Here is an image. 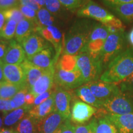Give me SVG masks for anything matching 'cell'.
Instances as JSON below:
<instances>
[{
	"instance_id": "obj_1",
	"label": "cell",
	"mask_w": 133,
	"mask_h": 133,
	"mask_svg": "<svg viewBox=\"0 0 133 133\" xmlns=\"http://www.w3.org/2000/svg\"><path fill=\"white\" fill-rule=\"evenodd\" d=\"M133 74V51L126 49L113 59L102 73L100 80L121 83Z\"/></svg>"
},
{
	"instance_id": "obj_2",
	"label": "cell",
	"mask_w": 133,
	"mask_h": 133,
	"mask_svg": "<svg viewBox=\"0 0 133 133\" xmlns=\"http://www.w3.org/2000/svg\"><path fill=\"white\" fill-rule=\"evenodd\" d=\"M95 25L88 20L75 22L65 38V54L76 56L85 47Z\"/></svg>"
},
{
	"instance_id": "obj_3",
	"label": "cell",
	"mask_w": 133,
	"mask_h": 133,
	"mask_svg": "<svg viewBox=\"0 0 133 133\" xmlns=\"http://www.w3.org/2000/svg\"><path fill=\"white\" fill-rule=\"evenodd\" d=\"M101 116L106 115H124L133 113V93L121 92L119 94L105 100L102 107L96 114Z\"/></svg>"
},
{
	"instance_id": "obj_4",
	"label": "cell",
	"mask_w": 133,
	"mask_h": 133,
	"mask_svg": "<svg viewBox=\"0 0 133 133\" xmlns=\"http://www.w3.org/2000/svg\"><path fill=\"white\" fill-rule=\"evenodd\" d=\"M77 56V68L82 75L84 83L97 81L104 69L99 56H94L88 52H81Z\"/></svg>"
},
{
	"instance_id": "obj_5",
	"label": "cell",
	"mask_w": 133,
	"mask_h": 133,
	"mask_svg": "<svg viewBox=\"0 0 133 133\" xmlns=\"http://www.w3.org/2000/svg\"><path fill=\"white\" fill-rule=\"evenodd\" d=\"M125 44L126 39L124 30L110 33L99 54L104 71L113 59L125 50Z\"/></svg>"
},
{
	"instance_id": "obj_6",
	"label": "cell",
	"mask_w": 133,
	"mask_h": 133,
	"mask_svg": "<svg viewBox=\"0 0 133 133\" xmlns=\"http://www.w3.org/2000/svg\"><path fill=\"white\" fill-rule=\"evenodd\" d=\"M84 83L83 76L79 69L66 71L56 66L54 74V84L57 87L68 90L78 88Z\"/></svg>"
},
{
	"instance_id": "obj_7",
	"label": "cell",
	"mask_w": 133,
	"mask_h": 133,
	"mask_svg": "<svg viewBox=\"0 0 133 133\" xmlns=\"http://www.w3.org/2000/svg\"><path fill=\"white\" fill-rule=\"evenodd\" d=\"M77 16L96 20L102 24H105L115 17L107 10L91 0L78 11Z\"/></svg>"
},
{
	"instance_id": "obj_8",
	"label": "cell",
	"mask_w": 133,
	"mask_h": 133,
	"mask_svg": "<svg viewBox=\"0 0 133 133\" xmlns=\"http://www.w3.org/2000/svg\"><path fill=\"white\" fill-rule=\"evenodd\" d=\"M86 84L93 94L103 102L121 92L120 88L115 83L97 80L86 83Z\"/></svg>"
},
{
	"instance_id": "obj_9",
	"label": "cell",
	"mask_w": 133,
	"mask_h": 133,
	"mask_svg": "<svg viewBox=\"0 0 133 133\" xmlns=\"http://www.w3.org/2000/svg\"><path fill=\"white\" fill-rule=\"evenodd\" d=\"M96 108L86 104L83 101L76 100L73 103L70 110V119L76 124H83L90 119L96 114Z\"/></svg>"
},
{
	"instance_id": "obj_10",
	"label": "cell",
	"mask_w": 133,
	"mask_h": 133,
	"mask_svg": "<svg viewBox=\"0 0 133 133\" xmlns=\"http://www.w3.org/2000/svg\"><path fill=\"white\" fill-rule=\"evenodd\" d=\"M21 44L24 50L26 59L32 57L49 45L44 38L35 33H33L28 37L25 38Z\"/></svg>"
},
{
	"instance_id": "obj_11",
	"label": "cell",
	"mask_w": 133,
	"mask_h": 133,
	"mask_svg": "<svg viewBox=\"0 0 133 133\" xmlns=\"http://www.w3.org/2000/svg\"><path fill=\"white\" fill-rule=\"evenodd\" d=\"M66 119L54 111L49 115L37 122V133H55Z\"/></svg>"
},
{
	"instance_id": "obj_12",
	"label": "cell",
	"mask_w": 133,
	"mask_h": 133,
	"mask_svg": "<svg viewBox=\"0 0 133 133\" xmlns=\"http://www.w3.org/2000/svg\"><path fill=\"white\" fill-rule=\"evenodd\" d=\"M71 94L69 91L56 86L55 92V110L68 119L70 117V102Z\"/></svg>"
},
{
	"instance_id": "obj_13",
	"label": "cell",
	"mask_w": 133,
	"mask_h": 133,
	"mask_svg": "<svg viewBox=\"0 0 133 133\" xmlns=\"http://www.w3.org/2000/svg\"><path fill=\"white\" fill-rule=\"evenodd\" d=\"M3 74L6 81L27 88L25 74L21 65L4 64Z\"/></svg>"
},
{
	"instance_id": "obj_14",
	"label": "cell",
	"mask_w": 133,
	"mask_h": 133,
	"mask_svg": "<svg viewBox=\"0 0 133 133\" xmlns=\"http://www.w3.org/2000/svg\"><path fill=\"white\" fill-rule=\"evenodd\" d=\"M54 66L46 70L40 78L32 86L30 91L36 97L39 94L51 90L54 85Z\"/></svg>"
},
{
	"instance_id": "obj_15",
	"label": "cell",
	"mask_w": 133,
	"mask_h": 133,
	"mask_svg": "<svg viewBox=\"0 0 133 133\" xmlns=\"http://www.w3.org/2000/svg\"><path fill=\"white\" fill-rule=\"evenodd\" d=\"M25 59V54L21 44L16 40H12L9 43L7 51L2 61L4 64L19 65Z\"/></svg>"
},
{
	"instance_id": "obj_16",
	"label": "cell",
	"mask_w": 133,
	"mask_h": 133,
	"mask_svg": "<svg viewBox=\"0 0 133 133\" xmlns=\"http://www.w3.org/2000/svg\"><path fill=\"white\" fill-rule=\"evenodd\" d=\"M28 60L33 65L44 70L54 66L57 62L55 57H53V49L50 44Z\"/></svg>"
},
{
	"instance_id": "obj_17",
	"label": "cell",
	"mask_w": 133,
	"mask_h": 133,
	"mask_svg": "<svg viewBox=\"0 0 133 133\" xmlns=\"http://www.w3.org/2000/svg\"><path fill=\"white\" fill-rule=\"evenodd\" d=\"M114 124L118 133H133V113L104 115Z\"/></svg>"
},
{
	"instance_id": "obj_18",
	"label": "cell",
	"mask_w": 133,
	"mask_h": 133,
	"mask_svg": "<svg viewBox=\"0 0 133 133\" xmlns=\"http://www.w3.org/2000/svg\"><path fill=\"white\" fill-rule=\"evenodd\" d=\"M55 92L44 102L41 103L38 105L34 106L30 110L29 113V115L33 118L37 122L54 112Z\"/></svg>"
},
{
	"instance_id": "obj_19",
	"label": "cell",
	"mask_w": 133,
	"mask_h": 133,
	"mask_svg": "<svg viewBox=\"0 0 133 133\" xmlns=\"http://www.w3.org/2000/svg\"><path fill=\"white\" fill-rule=\"evenodd\" d=\"M21 66L24 69L25 74L26 86L29 90H30L32 86L40 78L45 70L35 66L26 59L22 63Z\"/></svg>"
},
{
	"instance_id": "obj_20",
	"label": "cell",
	"mask_w": 133,
	"mask_h": 133,
	"mask_svg": "<svg viewBox=\"0 0 133 133\" xmlns=\"http://www.w3.org/2000/svg\"><path fill=\"white\" fill-rule=\"evenodd\" d=\"M75 93L83 102L90 105L97 109H100L102 107L103 101L98 99L93 94L86 84L76 88L75 90Z\"/></svg>"
},
{
	"instance_id": "obj_21",
	"label": "cell",
	"mask_w": 133,
	"mask_h": 133,
	"mask_svg": "<svg viewBox=\"0 0 133 133\" xmlns=\"http://www.w3.org/2000/svg\"><path fill=\"white\" fill-rule=\"evenodd\" d=\"M37 25L35 23L26 19L20 22L17 25L15 38L18 43H21L25 38L35 33V29Z\"/></svg>"
},
{
	"instance_id": "obj_22",
	"label": "cell",
	"mask_w": 133,
	"mask_h": 133,
	"mask_svg": "<svg viewBox=\"0 0 133 133\" xmlns=\"http://www.w3.org/2000/svg\"><path fill=\"white\" fill-rule=\"evenodd\" d=\"M32 106L25 105L24 106L19 109L13 110L9 113L4 114L3 123L6 126H11L24 118L27 113H29Z\"/></svg>"
},
{
	"instance_id": "obj_23",
	"label": "cell",
	"mask_w": 133,
	"mask_h": 133,
	"mask_svg": "<svg viewBox=\"0 0 133 133\" xmlns=\"http://www.w3.org/2000/svg\"><path fill=\"white\" fill-rule=\"evenodd\" d=\"M37 121L31 116L26 115L17 126L16 133H37Z\"/></svg>"
},
{
	"instance_id": "obj_24",
	"label": "cell",
	"mask_w": 133,
	"mask_h": 133,
	"mask_svg": "<svg viewBox=\"0 0 133 133\" xmlns=\"http://www.w3.org/2000/svg\"><path fill=\"white\" fill-rule=\"evenodd\" d=\"M24 88L26 87L16 85L8 81L0 83V99H12L17 93Z\"/></svg>"
},
{
	"instance_id": "obj_25",
	"label": "cell",
	"mask_w": 133,
	"mask_h": 133,
	"mask_svg": "<svg viewBox=\"0 0 133 133\" xmlns=\"http://www.w3.org/2000/svg\"><path fill=\"white\" fill-rule=\"evenodd\" d=\"M119 17L128 22H133V3L110 7Z\"/></svg>"
},
{
	"instance_id": "obj_26",
	"label": "cell",
	"mask_w": 133,
	"mask_h": 133,
	"mask_svg": "<svg viewBox=\"0 0 133 133\" xmlns=\"http://www.w3.org/2000/svg\"><path fill=\"white\" fill-rule=\"evenodd\" d=\"M56 66L66 71L75 70L77 69V56L64 54L60 59Z\"/></svg>"
},
{
	"instance_id": "obj_27",
	"label": "cell",
	"mask_w": 133,
	"mask_h": 133,
	"mask_svg": "<svg viewBox=\"0 0 133 133\" xmlns=\"http://www.w3.org/2000/svg\"><path fill=\"white\" fill-rule=\"evenodd\" d=\"M96 133H118V131L113 123L102 116L98 120L96 119Z\"/></svg>"
},
{
	"instance_id": "obj_28",
	"label": "cell",
	"mask_w": 133,
	"mask_h": 133,
	"mask_svg": "<svg viewBox=\"0 0 133 133\" xmlns=\"http://www.w3.org/2000/svg\"><path fill=\"white\" fill-rule=\"evenodd\" d=\"M109 34V31L105 25L102 24L95 25L91 31L88 41H92L99 39L106 40Z\"/></svg>"
},
{
	"instance_id": "obj_29",
	"label": "cell",
	"mask_w": 133,
	"mask_h": 133,
	"mask_svg": "<svg viewBox=\"0 0 133 133\" xmlns=\"http://www.w3.org/2000/svg\"><path fill=\"white\" fill-rule=\"evenodd\" d=\"M38 25L41 27H47L52 25L54 19L51 13L45 8H41L37 13Z\"/></svg>"
},
{
	"instance_id": "obj_30",
	"label": "cell",
	"mask_w": 133,
	"mask_h": 133,
	"mask_svg": "<svg viewBox=\"0 0 133 133\" xmlns=\"http://www.w3.org/2000/svg\"><path fill=\"white\" fill-rule=\"evenodd\" d=\"M17 27V22L14 21H6L3 29L0 31V36L6 40L12 39L15 36Z\"/></svg>"
},
{
	"instance_id": "obj_31",
	"label": "cell",
	"mask_w": 133,
	"mask_h": 133,
	"mask_svg": "<svg viewBox=\"0 0 133 133\" xmlns=\"http://www.w3.org/2000/svg\"><path fill=\"white\" fill-rule=\"evenodd\" d=\"M3 13H4V16L6 21L12 20V21H16L17 23H19L20 22L25 19L20 10L19 6L5 10V11H3Z\"/></svg>"
},
{
	"instance_id": "obj_32",
	"label": "cell",
	"mask_w": 133,
	"mask_h": 133,
	"mask_svg": "<svg viewBox=\"0 0 133 133\" xmlns=\"http://www.w3.org/2000/svg\"><path fill=\"white\" fill-rule=\"evenodd\" d=\"M29 91H30V90L27 88H23L19 92L17 93L14 97L11 99L13 109H19L25 105V98L26 94Z\"/></svg>"
},
{
	"instance_id": "obj_33",
	"label": "cell",
	"mask_w": 133,
	"mask_h": 133,
	"mask_svg": "<svg viewBox=\"0 0 133 133\" xmlns=\"http://www.w3.org/2000/svg\"><path fill=\"white\" fill-rule=\"evenodd\" d=\"M90 0H59L63 6L71 11L80 9Z\"/></svg>"
},
{
	"instance_id": "obj_34",
	"label": "cell",
	"mask_w": 133,
	"mask_h": 133,
	"mask_svg": "<svg viewBox=\"0 0 133 133\" xmlns=\"http://www.w3.org/2000/svg\"><path fill=\"white\" fill-rule=\"evenodd\" d=\"M19 9L26 19L33 22L38 25L37 14H36V11L35 10L29 7H27V6H23V5H20Z\"/></svg>"
},
{
	"instance_id": "obj_35",
	"label": "cell",
	"mask_w": 133,
	"mask_h": 133,
	"mask_svg": "<svg viewBox=\"0 0 133 133\" xmlns=\"http://www.w3.org/2000/svg\"><path fill=\"white\" fill-rule=\"evenodd\" d=\"M96 119H93L86 125H78L75 126V133H96Z\"/></svg>"
},
{
	"instance_id": "obj_36",
	"label": "cell",
	"mask_w": 133,
	"mask_h": 133,
	"mask_svg": "<svg viewBox=\"0 0 133 133\" xmlns=\"http://www.w3.org/2000/svg\"><path fill=\"white\" fill-rule=\"evenodd\" d=\"M119 87L121 92L133 93V74L121 81Z\"/></svg>"
},
{
	"instance_id": "obj_37",
	"label": "cell",
	"mask_w": 133,
	"mask_h": 133,
	"mask_svg": "<svg viewBox=\"0 0 133 133\" xmlns=\"http://www.w3.org/2000/svg\"><path fill=\"white\" fill-rule=\"evenodd\" d=\"M61 3L59 0H45L46 9L52 14H56L61 10Z\"/></svg>"
},
{
	"instance_id": "obj_38",
	"label": "cell",
	"mask_w": 133,
	"mask_h": 133,
	"mask_svg": "<svg viewBox=\"0 0 133 133\" xmlns=\"http://www.w3.org/2000/svg\"><path fill=\"white\" fill-rule=\"evenodd\" d=\"M75 126L70 123V119H68L62 124L55 133H75Z\"/></svg>"
},
{
	"instance_id": "obj_39",
	"label": "cell",
	"mask_w": 133,
	"mask_h": 133,
	"mask_svg": "<svg viewBox=\"0 0 133 133\" xmlns=\"http://www.w3.org/2000/svg\"><path fill=\"white\" fill-rule=\"evenodd\" d=\"M20 6L19 0H0V10L5 11Z\"/></svg>"
},
{
	"instance_id": "obj_40",
	"label": "cell",
	"mask_w": 133,
	"mask_h": 133,
	"mask_svg": "<svg viewBox=\"0 0 133 133\" xmlns=\"http://www.w3.org/2000/svg\"><path fill=\"white\" fill-rule=\"evenodd\" d=\"M11 99H0V111H2L4 114H6L9 111L13 110Z\"/></svg>"
},
{
	"instance_id": "obj_41",
	"label": "cell",
	"mask_w": 133,
	"mask_h": 133,
	"mask_svg": "<svg viewBox=\"0 0 133 133\" xmlns=\"http://www.w3.org/2000/svg\"><path fill=\"white\" fill-rule=\"evenodd\" d=\"M20 5L27 6L35 10V11H38L41 9L40 6L34 0H19Z\"/></svg>"
},
{
	"instance_id": "obj_42",
	"label": "cell",
	"mask_w": 133,
	"mask_h": 133,
	"mask_svg": "<svg viewBox=\"0 0 133 133\" xmlns=\"http://www.w3.org/2000/svg\"><path fill=\"white\" fill-rule=\"evenodd\" d=\"M102 2L109 7L117 6V5L133 3V0H102Z\"/></svg>"
},
{
	"instance_id": "obj_43",
	"label": "cell",
	"mask_w": 133,
	"mask_h": 133,
	"mask_svg": "<svg viewBox=\"0 0 133 133\" xmlns=\"http://www.w3.org/2000/svg\"><path fill=\"white\" fill-rule=\"evenodd\" d=\"M9 43L7 41L0 40V60H3L4 58L6 51H7Z\"/></svg>"
},
{
	"instance_id": "obj_44",
	"label": "cell",
	"mask_w": 133,
	"mask_h": 133,
	"mask_svg": "<svg viewBox=\"0 0 133 133\" xmlns=\"http://www.w3.org/2000/svg\"><path fill=\"white\" fill-rule=\"evenodd\" d=\"M36 97L33 94H32L30 91H29L25 95V105H27L32 106L34 104L35 100Z\"/></svg>"
},
{
	"instance_id": "obj_45",
	"label": "cell",
	"mask_w": 133,
	"mask_h": 133,
	"mask_svg": "<svg viewBox=\"0 0 133 133\" xmlns=\"http://www.w3.org/2000/svg\"><path fill=\"white\" fill-rule=\"evenodd\" d=\"M3 65L4 64L3 63V61L0 60V83L6 81L3 74Z\"/></svg>"
},
{
	"instance_id": "obj_46",
	"label": "cell",
	"mask_w": 133,
	"mask_h": 133,
	"mask_svg": "<svg viewBox=\"0 0 133 133\" xmlns=\"http://www.w3.org/2000/svg\"><path fill=\"white\" fill-rule=\"evenodd\" d=\"M5 21H6V19H5V17L4 16L3 11L0 10V31L3 29V26L4 25Z\"/></svg>"
},
{
	"instance_id": "obj_47",
	"label": "cell",
	"mask_w": 133,
	"mask_h": 133,
	"mask_svg": "<svg viewBox=\"0 0 133 133\" xmlns=\"http://www.w3.org/2000/svg\"><path fill=\"white\" fill-rule=\"evenodd\" d=\"M128 39L129 43H130L132 47H133V29L129 33L128 36Z\"/></svg>"
},
{
	"instance_id": "obj_48",
	"label": "cell",
	"mask_w": 133,
	"mask_h": 133,
	"mask_svg": "<svg viewBox=\"0 0 133 133\" xmlns=\"http://www.w3.org/2000/svg\"><path fill=\"white\" fill-rule=\"evenodd\" d=\"M0 133H16V131L12 129H0Z\"/></svg>"
},
{
	"instance_id": "obj_49",
	"label": "cell",
	"mask_w": 133,
	"mask_h": 133,
	"mask_svg": "<svg viewBox=\"0 0 133 133\" xmlns=\"http://www.w3.org/2000/svg\"><path fill=\"white\" fill-rule=\"evenodd\" d=\"M34 1H36L40 6L41 8H43V6H45V0H34Z\"/></svg>"
},
{
	"instance_id": "obj_50",
	"label": "cell",
	"mask_w": 133,
	"mask_h": 133,
	"mask_svg": "<svg viewBox=\"0 0 133 133\" xmlns=\"http://www.w3.org/2000/svg\"><path fill=\"white\" fill-rule=\"evenodd\" d=\"M3 123H3V119L1 118V116H0V129H1V128H2V126L3 125Z\"/></svg>"
},
{
	"instance_id": "obj_51",
	"label": "cell",
	"mask_w": 133,
	"mask_h": 133,
	"mask_svg": "<svg viewBox=\"0 0 133 133\" xmlns=\"http://www.w3.org/2000/svg\"><path fill=\"white\" fill-rule=\"evenodd\" d=\"M0 40H1V39H0Z\"/></svg>"
}]
</instances>
